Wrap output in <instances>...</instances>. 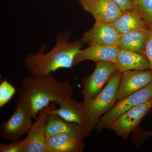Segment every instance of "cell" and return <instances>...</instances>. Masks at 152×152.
I'll return each instance as SVG.
<instances>
[{
  "mask_svg": "<svg viewBox=\"0 0 152 152\" xmlns=\"http://www.w3.org/2000/svg\"><path fill=\"white\" fill-rule=\"evenodd\" d=\"M69 31L63 30L58 33L55 46L48 53L45 43L36 53L28 54L23 61V66L30 76L41 77L53 73L58 69L73 66L74 58L83 46L81 40L76 39L70 42Z\"/></svg>",
  "mask_w": 152,
  "mask_h": 152,
  "instance_id": "6da1fadb",
  "label": "cell"
},
{
  "mask_svg": "<svg viewBox=\"0 0 152 152\" xmlns=\"http://www.w3.org/2000/svg\"><path fill=\"white\" fill-rule=\"evenodd\" d=\"M73 93V88L67 78L59 82L50 73L43 77H25L18 97L25 101L36 120L40 111L50 103L56 104L71 97Z\"/></svg>",
  "mask_w": 152,
  "mask_h": 152,
  "instance_id": "7a4b0ae2",
  "label": "cell"
},
{
  "mask_svg": "<svg viewBox=\"0 0 152 152\" xmlns=\"http://www.w3.org/2000/svg\"><path fill=\"white\" fill-rule=\"evenodd\" d=\"M122 73L114 72L105 86L89 103L84 107L92 129L99 119L109 111L116 102V96L119 86Z\"/></svg>",
  "mask_w": 152,
  "mask_h": 152,
  "instance_id": "3957f363",
  "label": "cell"
},
{
  "mask_svg": "<svg viewBox=\"0 0 152 152\" xmlns=\"http://www.w3.org/2000/svg\"><path fill=\"white\" fill-rule=\"evenodd\" d=\"M33 118L27 104L18 97L13 113L9 119L1 124V137L9 141H14L23 135L28 134L34 124Z\"/></svg>",
  "mask_w": 152,
  "mask_h": 152,
  "instance_id": "277c9868",
  "label": "cell"
},
{
  "mask_svg": "<svg viewBox=\"0 0 152 152\" xmlns=\"http://www.w3.org/2000/svg\"><path fill=\"white\" fill-rule=\"evenodd\" d=\"M152 98V82L146 86L117 101L112 108L99 119L94 129L100 133L125 112L146 102Z\"/></svg>",
  "mask_w": 152,
  "mask_h": 152,
  "instance_id": "5b68a950",
  "label": "cell"
},
{
  "mask_svg": "<svg viewBox=\"0 0 152 152\" xmlns=\"http://www.w3.org/2000/svg\"><path fill=\"white\" fill-rule=\"evenodd\" d=\"M96 63L92 73L82 80L81 93L84 105L89 103L100 92L113 74L117 71L115 63L102 61Z\"/></svg>",
  "mask_w": 152,
  "mask_h": 152,
  "instance_id": "8992f818",
  "label": "cell"
},
{
  "mask_svg": "<svg viewBox=\"0 0 152 152\" xmlns=\"http://www.w3.org/2000/svg\"><path fill=\"white\" fill-rule=\"evenodd\" d=\"M152 109V98L125 112L110 124L107 128L113 131L118 137L127 139Z\"/></svg>",
  "mask_w": 152,
  "mask_h": 152,
  "instance_id": "52a82bcc",
  "label": "cell"
},
{
  "mask_svg": "<svg viewBox=\"0 0 152 152\" xmlns=\"http://www.w3.org/2000/svg\"><path fill=\"white\" fill-rule=\"evenodd\" d=\"M83 8L91 14L96 22L112 23L123 13L112 0H79Z\"/></svg>",
  "mask_w": 152,
  "mask_h": 152,
  "instance_id": "ba28073f",
  "label": "cell"
},
{
  "mask_svg": "<svg viewBox=\"0 0 152 152\" xmlns=\"http://www.w3.org/2000/svg\"><path fill=\"white\" fill-rule=\"evenodd\" d=\"M120 36L111 23L96 21L91 29L83 34L81 40L89 45L117 46Z\"/></svg>",
  "mask_w": 152,
  "mask_h": 152,
  "instance_id": "9c48e42d",
  "label": "cell"
},
{
  "mask_svg": "<svg viewBox=\"0 0 152 152\" xmlns=\"http://www.w3.org/2000/svg\"><path fill=\"white\" fill-rule=\"evenodd\" d=\"M49 105L41 110L27 137V143L25 152H45L47 137L46 124L51 109Z\"/></svg>",
  "mask_w": 152,
  "mask_h": 152,
  "instance_id": "30bf717a",
  "label": "cell"
},
{
  "mask_svg": "<svg viewBox=\"0 0 152 152\" xmlns=\"http://www.w3.org/2000/svg\"><path fill=\"white\" fill-rule=\"evenodd\" d=\"M56 104L59 107L56 109L53 106L50 111V113L58 115L69 122L78 124L91 132L92 129L87 118L83 102H78L71 97Z\"/></svg>",
  "mask_w": 152,
  "mask_h": 152,
  "instance_id": "8fae6325",
  "label": "cell"
},
{
  "mask_svg": "<svg viewBox=\"0 0 152 152\" xmlns=\"http://www.w3.org/2000/svg\"><path fill=\"white\" fill-rule=\"evenodd\" d=\"M152 82V72L147 70H130L122 73L117 91L118 101L142 89Z\"/></svg>",
  "mask_w": 152,
  "mask_h": 152,
  "instance_id": "7c38bea8",
  "label": "cell"
},
{
  "mask_svg": "<svg viewBox=\"0 0 152 152\" xmlns=\"http://www.w3.org/2000/svg\"><path fill=\"white\" fill-rule=\"evenodd\" d=\"M91 132L76 123L69 122L56 114H49L46 124L47 137L56 134L64 133L77 137L84 141Z\"/></svg>",
  "mask_w": 152,
  "mask_h": 152,
  "instance_id": "4fadbf2b",
  "label": "cell"
},
{
  "mask_svg": "<svg viewBox=\"0 0 152 152\" xmlns=\"http://www.w3.org/2000/svg\"><path fill=\"white\" fill-rule=\"evenodd\" d=\"M120 50L117 46L91 45L78 52L74 58L73 66L85 61H91L96 63L108 61L115 63Z\"/></svg>",
  "mask_w": 152,
  "mask_h": 152,
  "instance_id": "5bb4252c",
  "label": "cell"
},
{
  "mask_svg": "<svg viewBox=\"0 0 152 152\" xmlns=\"http://www.w3.org/2000/svg\"><path fill=\"white\" fill-rule=\"evenodd\" d=\"M83 141L67 134L61 133L47 138L45 152H82Z\"/></svg>",
  "mask_w": 152,
  "mask_h": 152,
  "instance_id": "9a60e30c",
  "label": "cell"
},
{
  "mask_svg": "<svg viewBox=\"0 0 152 152\" xmlns=\"http://www.w3.org/2000/svg\"><path fill=\"white\" fill-rule=\"evenodd\" d=\"M150 33V29L142 28L121 35L117 48L120 50H127L146 55V48Z\"/></svg>",
  "mask_w": 152,
  "mask_h": 152,
  "instance_id": "2e32d148",
  "label": "cell"
},
{
  "mask_svg": "<svg viewBox=\"0 0 152 152\" xmlns=\"http://www.w3.org/2000/svg\"><path fill=\"white\" fill-rule=\"evenodd\" d=\"M115 64L117 71L121 73L130 70H150L146 55L127 50H120Z\"/></svg>",
  "mask_w": 152,
  "mask_h": 152,
  "instance_id": "e0dca14e",
  "label": "cell"
},
{
  "mask_svg": "<svg viewBox=\"0 0 152 152\" xmlns=\"http://www.w3.org/2000/svg\"><path fill=\"white\" fill-rule=\"evenodd\" d=\"M111 24L120 35L134 30L150 29L139 12L134 8L123 12Z\"/></svg>",
  "mask_w": 152,
  "mask_h": 152,
  "instance_id": "ac0fdd59",
  "label": "cell"
},
{
  "mask_svg": "<svg viewBox=\"0 0 152 152\" xmlns=\"http://www.w3.org/2000/svg\"><path fill=\"white\" fill-rule=\"evenodd\" d=\"M133 1L134 8L139 12L150 28H152V0Z\"/></svg>",
  "mask_w": 152,
  "mask_h": 152,
  "instance_id": "d6986e66",
  "label": "cell"
},
{
  "mask_svg": "<svg viewBox=\"0 0 152 152\" xmlns=\"http://www.w3.org/2000/svg\"><path fill=\"white\" fill-rule=\"evenodd\" d=\"M16 90L7 79H4L0 84V107L10 102L15 94Z\"/></svg>",
  "mask_w": 152,
  "mask_h": 152,
  "instance_id": "ffe728a7",
  "label": "cell"
},
{
  "mask_svg": "<svg viewBox=\"0 0 152 152\" xmlns=\"http://www.w3.org/2000/svg\"><path fill=\"white\" fill-rule=\"evenodd\" d=\"M27 142L28 138L26 137L24 139L14 141L12 142L7 145L1 143L0 152H25Z\"/></svg>",
  "mask_w": 152,
  "mask_h": 152,
  "instance_id": "44dd1931",
  "label": "cell"
},
{
  "mask_svg": "<svg viewBox=\"0 0 152 152\" xmlns=\"http://www.w3.org/2000/svg\"><path fill=\"white\" fill-rule=\"evenodd\" d=\"M132 140L134 144L138 148L145 140L146 139L152 136V131H145L138 127L133 132Z\"/></svg>",
  "mask_w": 152,
  "mask_h": 152,
  "instance_id": "7402d4cb",
  "label": "cell"
},
{
  "mask_svg": "<svg viewBox=\"0 0 152 152\" xmlns=\"http://www.w3.org/2000/svg\"><path fill=\"white\" fill-rule=\"evenodd\" d=\"M145 54L149 62L150 70L152 72V28L150 29L149 38L146 48Z\"/></svg>",
  "mask_w": 152,
  "mask_h": 152,
  "instance_id": "603a6c76",
  "label": "cell"
},
{
  "mask_svg": "<svg viewBox=\"0 0 152 152\" xmlns=\"http://www.w3.org/2000/svg\"><path fill=\"white\" fill-rule=\"evenodd\" d=\"M119 7L122 12L134 8L133 0H112Z\"/></svg>",
  "mask_w": 152,
  "mask_h": 152,
  "instance_id": "cb8c5ba5",
  "label": "cell"
}]
</instances>
